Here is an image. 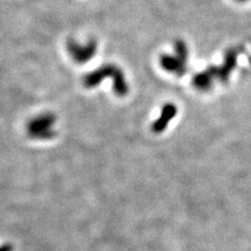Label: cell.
Listing matches in <instances>:
<instances>
[{"instance_id":"cell-1","label":"cell","mask_w":251,"mask_h":251,"mask_svg":"<svg viewBox=\"0 0 251 251\" xmlns=\"http://www.w3.org/2000/svg\"><path fill=\"white\" fill-rule=\"evenodd\" d=\"M112 78L113 90L117 97L124 98L129 92V85L123 70L116 65L106 64L100 66L98 69L85 75L83 77V85L86 88H96L105 78Z\"/></svg>"},{"instance_id":"cell-2","label":"cell","mask_w":251,"mask_h":251,"mask_svg":"<svg viewBox=\"0 0 251 251\" xmlns=\"http://www.w3.org/2000/svg\"><path fill=\"white\" fill-rule=\"evenodd\" d=\"M57 117L50 112L41 113L31 119L26 127L27 135L35 140H50L57 135L54 130Z\"/></svg>"},{"instance_id":"cell-3","label":"cell","mask_w":251,"mask_h":251,"mask_svg":"<svg viewBox=\"0 0 251 251\" xmlns=\"http://www.w3.org/2000/svg\"><path fill=\"white\" fill-rule=\"evenodd\" d=\"M174 54H163L160 58V64L164 70L174 74L178 76H182L186 74V64L188 59V50L186 44L178 40L175 43Z\"/></svg>"},{"instance_id":"cell-4","label":"cell","mask_w":251,"mask_h":251,"mask_svg":"<svg viewBox=\"0 0 251 251\" xmlns=\"http://www.w3.org/2000/svg\"><path fill=\"white\" fill-rule=\"evenodd\" d=\"M98 44L94 40H89L87 44L81 45L74 40H70L67 43V50L73 60L78 64L89 62L97 53Z\"/></svg>"},{"instance_id":"cell-5","label":"cell","mask_w":251,"mask_h":251,"mask_svg":"<svg viewBox=\"0 0 251 251\" xmlns=\"http://www.w3.org/2000/svg\"><path fill=\"white\" fill-rule=\"evenodd\" d=\"M176 114H177V107L175 105L173 104L164 105L161 109L160 116L152 125V131L154 133H157V134L163 132L167 129L168 125L173 119H174Z\"/></svg>"},{"instance_id":"cell-6","label":"cell","mask_w":251,"mask_h":251,"mask_svg":"<svg viewBox=\"0 0 251 251\" xmlns=\"http://www.w3.org/2000/svg\"><path fill=\"white\" fill-rule=\"evenodd\" d=\"M211 74L209 73V70H206V72L198 74L194 77L193 83L196 86V87L199 89H206L209 87V84L211 82Z\"/></svg>"},{"instance_id":"cell-7","label":"cell","mask_w":251,"mask_h":251,"mask_svg":"<svg viewBox=\"0 0 251 251\" xmlns=\"http://www.w3.org/2000/svg\"><path fill=\"white\" fill-rule=\"evenodd\" d=\"M14 248L11 244H4L2 246H0V251H13Z\"/></svg>"},{"instance_id":"cell-8","label":"cell","mask_w":251,"mask_h":251,"mask_svg":"<svg viewBox=\"0 0 251 251\" xmlns=\"http://www.w3.org/2000/svg\"><path fill=\"white\" fill-rule=\"evenodd\" d=\"M239 1H247V0H239Z\"/></svg>"}]
</instances>
